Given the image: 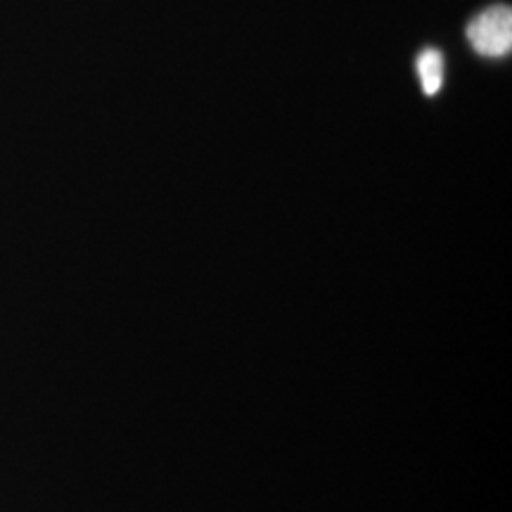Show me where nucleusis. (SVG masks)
Instances as JSON below:
<instances>
[{
  "label": "nucleus",
  "instance_id": "nucleus-2",
  "mask_svg": "<svg viewBox=\"0 0 512 512\" xmlns=\"http://www.w3.org/2000/svg\"><path fill=\"white\" fill-rule=\"evenodd\" d=\"M418 74L425 95H437L444 86V55L434 48L422 50L418 57Z\"/></svg>",
  "mask_w": 512,
  "mask_h": 512
},
{
  "label": "nucleus",
  "instance_id": "nucleus-1",
  "mask_svg": "<svg viewBox=\"0 0 512 512\" xmlns=\"http://www.w3.org/2000/svg\"><path fill=\"white\" fill-rule=\"evenodd\" d=\"M467 38L479 55L503 57L512 48V15L508 5L486 10L467 27Z\"/></svg>",
  "mask_w": 512,
  "mask_h": 512
}]
</instances>
